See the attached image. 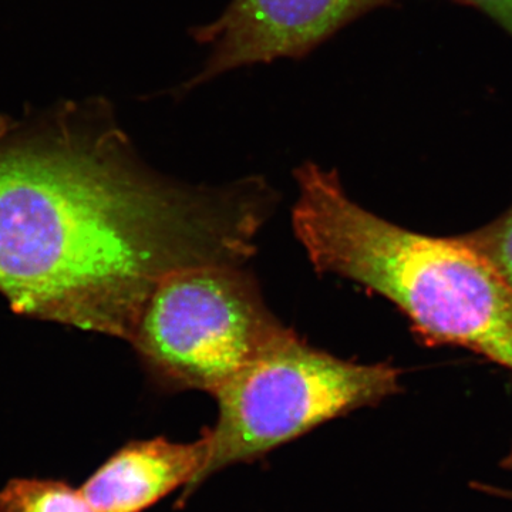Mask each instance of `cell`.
<instances>
[{
  "mask_svg": "<svg viewBox=\"0 0 512 512\" xmlns=\"http://www.w3.org/2000/svg\"><path fill=\"white\" fill-rule=\"evenodd\" d=\"M275 205L262 178L158 173L101 97L0 117V293L20 315L130 343L165 276L244 265Z\"/></svg>",
  "mask_w": 512,
  "mask_h": 512,
  "instance_id": "1",
  "label": "cell"
},
{
  "mask_svg": "<svg viewBox=\"0 0 512 512\" xmlns=\"http://www.w3.org/2000/svg\"><path fill=\"white\" fill-rule=\"evenodd\" d=\"M292 224L319 274L383 296L423 345L457 346L512 372V285L457 237L417 234L349 197L336 171H295Z\"/></svg>",
  "mask_w": 512,
  "mask_h": 512,
  "instance_id": "2",
  "label": "cell"
},
{
  "mask_svg": "<svg viewBox=\"0 0 512 512\" xmlns=\"http://www.w3.org/2000/svg\"><path fill=\"white\" fill-rule=\"evenodd\" d=\"M400 377L390 363L343 360L293 332L214 394L217 423L204 431L208 458L195 490L222 468L251 463L330 420L396 396Z\"/></svg>",
  "mask_w": 512,
  "mask_h": 512,
  "instance_id": "3",
  "label": "cell"
},
{
  "mask_svg": "<svg viewBox=\"0 0 512 512\" xmlns=\"http://www.w3.org/2000/svg\"><path fill=\"white\" fill-rule=\"evenodd\" d=\"M293 332L268 308L244 265L204 264L165 276L130 343L161 390L214 396Z\"/></svg>",
  "mask_w": 512,
  "mask_h": 512,
  "instance_id": "4",
  "label": "cell"
},
{
  "mask_svg": "<svg viewBox=\"0 0 512 512\" xmlns=\"http://www.w3.org/2000/svg\"><path fill=\"white\" fill-rule=\"evenodd\" d=\"M390 0H232L210 25L192 30L211 46L204 69L180 92L210 82L222 73L284 57L305 56L339 29Z\"/></svg>",
  "mask_w": 512,
  "mask_h": 512,
  "instance_id": "5",
  "label": "cell"
},
{
  "mask_svg": "<svg viewBox=\"0 0 512 512\" xmlns=\"http://www.w3.org/2000/svg\"><path fill=\"white\" fill-rule=\"evenodd\" d=\"M208 458L204 433L192 443L156 437L130 441L84 481V497L97 512H143L184 487L180 505L194 494Z\"/></svg>",
  "mask_w": 512,
  "mask_h": 512,
  "instance_id": "6",
  "label": "cell"
},
{
  "mask_svg": "<svg viewBox=\"0 0 512 512\" xmlns=\"http://www.w3.org/2000/svg\"><path fill=\"white\" fill-rule=\"evenodd\" d=\"M0 512H97L74 488L59 478L16 477L0 488Z\"/></svg>",
  "mask_w": 512,
  "mask_h": 512,
  "instance_id": "7",
  "label": "cell"
},
{
  "mask_svg": "<svg viewBox=\"0 0 512 512\" xmlns=\"http://www.w3.org/2000/svg\"><path fill=\"white\" fill-rule=\"evenodd\" d=\"M457 238L512 285V205L490 224Z\"/></svg>",
  "mask_w": 512,
  "mask_h": 512,
  "instance_id": "8",
  "label": "cell"
},
{
  "mask_svg": "<svg viewBox=\"0 0 512 512\" xmlns=\"http://www.w3.org/2000/svg\"><path fill=\"white\" fill-rule=\"evenodd\" d=\"M483 10L512 36V0H457Z\"/></svg>",
  "mask_w": 512,
  "mask_h": 512,
  "instance_id": "9",
  "label": "cell"
},
{
  "mask_svg": "<svg viewBox=\"0 0 512 512\" xmlns=\"http://www.w3.org/2000/svg\"><path fill=\"white\" fill-rule=\"evenodd\" d=\"M500 466L503 470L512 471V444L507 456L501 460ZM471 487H473L474 490L480 491V493L504 498V500L511 501L512 503V490H508V488L495 487V485L484 483H471Z\"/></svg>",
  "mask_w": 512,
  "mask_h": 512,
  "instance_id": "10",
  "label": "cell"
}]
</instances>
